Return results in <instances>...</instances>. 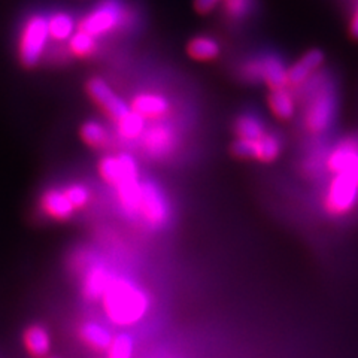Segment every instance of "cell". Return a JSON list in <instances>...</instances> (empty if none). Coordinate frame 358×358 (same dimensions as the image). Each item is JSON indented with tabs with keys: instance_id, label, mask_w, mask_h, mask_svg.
Masks as SVG:
<instances>
[{
	"instance_id": "cell-1",
	"label": "cell",
	"mask_w": 358,
	"mask_h": 358,
	"mask_svg": "<svg viewBox=\"0 0 358 358\" xmlns=\"http://www.w3.org/2000/svg\"><path fill=\"white\" fill-rule=\"evenodd\" d=\"M106 318L115 326L138 324L150 309L147 291L127 278H114L102 296Z\"/></svg>"
},
{
	"instance_id": "cell-2",
	"label": "cell",
	"mask_w": 358,
	"mask_h": 358,
	"mask_svg": "<svg viewBox=\"0 0 358 358\" xmlns=\"http://www.w3.org/2000/svg\"><path fill=\"white\" fill-rule=\"evenodd\" d=\"M48 20L42 15H33L21 33L20 60L26 67L36 66L48 42Z\"/></svg>"
},
{
	"instance_id": "cell-3",
	"label": "cell",
	"mask_w": 358,
	"mask_h": 358,
	"mask_svg": "<svg viewBox=\"0 0 358 358\" xmlns=\"http://www.w3.org/2000/svg\"><path fill=\"white\" fill-rule=\"evenodd\" d=\"M358 200V181L346 173H334L326 196L329 214L341 217L348 214Z\"/></svg>"
},
{
	"instance_id": "cell-4",
	"label": "cell",
	"mask_w": 358,
	"mask_h": 358,
	"mask_svg": "<svg viewBox=\"0 0 358 358\" xmlns=\"http://www.w3.org/2000/svg\"><path fill=\"white\" fill-rule=\"evenodd\" d=\"M139 212L151 227H163L169 220L171 208L162 188L152 181L142 182Z\"/></svg>"
},
{
	"instance_id": "cell-5",
	"label": "cell",
	"mask_w": 358,
	"mask_h": 358,
	"mask_svg": "<svg viewBox=\"0 0 358 358\" xmlns=\"http://www.w3.org/2000/svg\"><path fill=\"white\" fill-rule=\"evenodd\" d=\"M121 13L122 10L117 2H105L81 20L80 30L94 38L103 35L120 24Z\"/></svg>"
},
{
	"instance_id": "cell-6",
	"label": "cell",
	"mask_w": 358,
	"mask_h": 358,
	"mask_svg": "<svg viewBox=\"0 0 358 358\" xmlns=\"http://www.w3.org/2000/svg\"><path fill=\"white\" fill-rule=\"evenodd\" d=\"M334 117V97L329 90H321L313 96L306 109L305 122L309 131L322 133L329 129Z\"/></svg>"
},
{
	"instance_id": "cell-7",
	"label": "cell",
	"mask_w": 358,
	"mask_h": 358,
	"mask_svg": "<svg viewBox=\"0 0 358 358\" xmlns=\"http://www.w3.org/2000/svg\"><path fill=\"white\" fill-rule=\"evenodd\" d=\"M99 175L105 182L117 187L130 179H139V169L130 155L121 154L117 157H105L100 160Z\"/></svg>"
},
{
	"instance_id": "cell-8",
	"label": "cell",
	"mask_w": 358,
	"mask_h": 358,
	"mask_svg": "<svg viewBox=\"0 0 358 358\" xmlns=\"http://www.w3.org/2000/svg\"><path fill=\"white\" fill-rule=\"evenodd\" d=\"M85 88L88 96L115 121H120L130 112V108L126 105L124 100L112 92V88L100 78H92L87 83Z\"/></svg>"
},
{
	"instance_id": "cell-9",
	"label": "cell",
	"mask_w": 358,
	"mask_h": 358,
	"mask_svg": "<svg viewBox=\"0 0 358 358\" xmlns=\"http://www.w3.org/2000/svg\"><path fill=\"white\" fill-rule=\"evenodd\" d=\"M112 278L102 263H92L83 276V294L87 300H99L105 294Z\"/></svg>"
},
{
	"instance_id": "cell-10",
	"label": "cell",
	"mask_w": 358,
	"mask_h": 358,
	"mask_svg": "<svg viewBox=\"0 0 358 358\" xmlns=\"http://www.w3.org/2000/svg\"><path fill=\"white\" fill-rule=\"evenodd\" d=\"M329 169L333 173H346L358 181V147L355 143H342L329 159Z\"/></svg>"
},
{
	"instance_id": "cell-11",
	"label": "cell",
	"mask_w": 358,
	"mask_h": 358,
	"mask_svg": "<svg viewBox=\"0 0 358 358\" xmlns=\"http://www.w3.org/2000/svg\"><path fill=\"white\" fill-rule=\"evenodd\" d=\"M131 110L136 112L143 120H159L167 114L169 102L160 94L143 93L133 99Z\"/></svg>"
},
{
	"instance_id": "cell-12",
	"label": "cell",
	"mask_w": 358,
	"mask_h": 358,
	"mask_svg": "<svg viewBox=\"0 0 358 358\" xmlns=\"http://www.w3.org/2000/svg\"><path fill=\"white\" fill-rule=\"evenodd\" d=\"M324 63V54L320 50H310L296 64L288 69V85H301L305 84L309 76L318 71Z\"/></svg>"
},
{
	"instance_id": "cell-13",
	"label": "cell",
	"mask_w": 358,
	"mask_h": 358,
	"mask_svg": "<svg viewBox=\"0 0 358 358\" xmlns=\"http://www.w3.org/2000/svg\"><path fill=\"white\" fill-rule=\"evenodd\" d=\"M41 208L45 215L55 221L69 220L75 212L73 205L60 189H50L45 193L41 199Z\"/></svg>"
},
{
	"instance_id": "cell-14",
	"label": "cell",
	"mask_w": 358,
	"mask_h": 358,
	"mask_svg": "<svg viewBox=\"0 0 358 358\" xmlns=\"http://www.w3.org/2000/svg\"><path fill=\"white\" fill-rule=\"evenodd\" d=\"M80 338L94 351H108L112 341H114L110 331L105 326H102V324L94 321L83 324L80 327Z\"/></svg>"
},
{
	"instance_id": "cell-15",
	"label": "cell",
	"mask_w": 358,
	"mask_h": 358,
	"mask_svg": "<svg viewBox=\"0 0 358 358\" xmlns=\"http://www.w3.org/2000/svg\"><path fill=\"white\" fill-rule=\"evenodd\" d=\"M173 145V134L163 126L151 129L145 136V148L154 159H160V157L169 154Z\"/></svg>"
},
{
	"instance_id": "cell-16",
	"label": "cell",
	"mask_w": 358,
	"mask_h": 358,
	"mask_svg": "<svg viewBox=\"0 0 358 358\" xmlns=\"http://www.w3.org/2000/svg\"><path fill=\"white\" fill-rule=\"evenodd\" d=\"M24 345L27 352L35 358H45L51 350L50 333L42 326H30L24 331Z\"/></svg>"
},
{
	"instance_id": "cell-17",
	"label": "cell",
	"mask_w": 358,
	"mask_h": 358,
	"mask_svg": "<svg viewBox=\"0 0 358 358\" xmlns=\"http://www.w3.org/2000/svg\"><path fill=\"white\" fill-rule=\"evenodd\" d=\"M262 73L263 80L268 87H271L272 92L287 88L288 69L284 66L282 60H279L278 57H267L262 62Z\"/></svg>"
},
{
	"instance_id": "cell-18",
	"label": "cell",
	"mask_w": 358,
	"mask_h": 358,
	"mask_svg": "<svg viewBox=\"0 0 358 358\" xmlns=\"http://www.w3.org/2000/svg\"><path fill=\"white\" fill-rule=\"evenodd\" d=\"M141 188L142 184L139 182V179H130V181H124L117 185L120 205L129 215H134L139 212Z\"/></svg>"
},
{
	"instance_id": "cell-19",
	"label": "cell",
	"mask_w": 358,
	"mask_h": 358,
	"mask_svg": "<svg viewBox=\"0 0 358 358\" xmlns=\"http://www.w3.org/2000/svg\"><path fill=\"white\" fill-rule=\"evenodd\" d=\"M268 108H271L272 114L281 120H289L296 112V102L294 97L291 96L287 88L275 90L268 96Z\"/></svg>"
},
{
	"instance_id": "cell-20",
	"label": "cell",
	"mask_w": 358,
	"mask_h": 358,
	"mask_svg": "<svg viewBox=\"0 0 358 358\" xmlns=\"http://www.w3.org/2000/svg\"><path fill=\"white\" fill-rule=\"evenodd\" d=\"M188 54L189 57H193L194 60H199V62L214 60L220 54V45L214 39L206 38V36H199L189 41Z\"/></svg>"
},
{
	"instance_id": "cell-21",
	"label": "cell",
	"mask_w": 358,
	"mask_h": 358,
	"mask_svg": "<svg viewBox=\"0 0 358 358\" xmlns=\"http://www.w3.org/2000/svg\"><path fill=\"white\" fill-rule=\"evenodd\" d=\"M279 152H281V142L275 138L273 134H264L259 141H254V159L271 163L278 159Z\"/></svg>"
},
{
	"instance_id": "cell-22",
	"label": "cell",
	"mask_w": 358,
	"mask_h": 358,
	"mask_svg": "<svg viewBox=\"0 0 358 358\" xmlns=\"http://www.w3.org/2000/svg\"><path fill=\"white\" fill-rule=\"evenodd\" d=\"M48 33L55 41H66L72 38L75 33V21L71 15L64 13L54 14L48 20Z\"/></svg>"
},
{
	"instance_id": "cell-23",
	"label": "cell",
	"mask_w": 358,
	"mask_h": 358,
	"mask_svg": "<svg viewBox=\"0 0 358 358\" xmlns=\"http://www.w3.org/2000/svg\"><path fill=\"white\" fill-rule=\"evenodd\" d=\"M239 139L243 141H259L262 136H264V126L259 118L252 115H242L238 118L236 126H234Z\"/></svg>"
},
{
	"instance_id": "cell-24",
	"label": "cell",
	"mask_w": 358,
	"mask_h": 358,
	"mask_svg": "<svg viewBox=\"0 0 358 358\" xmlns=\"http://www.w3.org/2000/svg\"><path fill=\"white\" fill-rule=\"evenodd\" d=\"M118 126V133L121 134L124 139H136L139 138L143 129H145V121L141 115H138L136 112L130 110L127 115L122 117L120 121H117Z\"/></svg>"
},
{
	"instance_id": "cell-25",
	"label": "cell",
	"mask_w": 358,
	"mask_h": 358,
	"mask_svg": "<svg viewBox=\"0 0 358 358\" xmlns=\"http://www.w3.org/2000/svg\"><path fill=\"white\" fill-rule=\"evenodd\" d=\"M96 38L88 35V33L83 31V30H78L76 33H73L71 42H69V48L73 52V55L80 59H85L90 57L94 51H96Z\"/></svg>"
},
{
	"instance_id": "cell-26",
	"label": "cell",
	"mask_w": 358,
	"mask_h": 358,
	"mask_svg": "<svg viewBox=\"0 0 358 358\" xmlns=\"http://www.w3.org/2000/svg\"><path fill=\"white\" fill-rule=\"evenodd\" d=\"M83 141L92 148H102L108 142V133L102 124L96 121H88L81 127Z\"/></svg>"
},
{
	"instance_id": "cell-27",
	"label": "cell",
	"mask_w": 358,
	"mask_h": 358,
	"mask_svg": "<svg viewBox=\"0 0 358 358\" xmlns=\"http://www.w3.org/2000/svg\"><path fill=\"white\" fill-rule=\"evenodd\" d=\"M133 339L127 333L118 334L112 341L108 352V358H133Z\"/></svg>"
},
{
	"instance_id": "cell-28",
	"label": "cell",
	"mask_w": 358,
	"mask_h": 358,
	"mask_svg": "<svg viewBox=\"0 0 358 358\" xmlns=\"http://www.w3.org/2000/svg\"><path fill=\"white\" fill-rule=\"evenodd\" d=\"M66 197L69 199L71 203L73 205L75 209H81L88 205L90 201V189L83 185V184H72L69 187H66L64 189Z\"/></svg>"
},
{
	"instance_id": "cell-29",
	"label": "cell",
	"mask_w": 358,
	"mask_h": 358,
	"mask_svg": "<svg viewBox=\"0 0 358 358\" xmlns=\"http://www.w3.org/2000/svg\"><path fill=\"white\" fill-rule=\"evenodd\" d=\"M251 0H224V9L231 18H242L248 14Z\"/></svg>"
},
{
	"instance_id": "cell-30",
	"label": "cell",
	"mask_w": 358,
	"mask_h": 358,
	"mask_svg": "<svg viewBox=\"0 0 358 358\" xmlns=\"http://www.w3.org/2000/svg\"><path fill=\"white\" fill-rule=\"evenodd\" d=\"M350 35L358 41V8L354 13L352 18H351V22H350Z\"/></svg>"
},
{
	"instance_id": "cell-31",
	"label": "cell",
	"mask_w": 358,
	"mask_h": 358,
	"mask_svg": "<svg viewBox=\"0 0 358 358\" xmlns=\"http://www.w3.org/2000/svg\"><path fill=\"white\" fill-rule=\"evenodd\" d=\"M48 358H55V357H48Z\"/></svg>"
}]
</instances>
